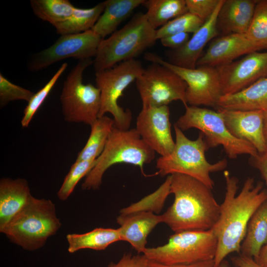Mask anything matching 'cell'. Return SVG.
<instances>
[{
    "instance_id": "obj_1",
    "label": "cell",
    "mask_w": 267,
    "mask_h": 267,
    "mask_svg": "<svg viewBox=\"0 0 267 267\" xmlns=\"http://www.w3.org/2000/svg\"><path fill=\"white\" fill-rule=\"evenodd\" d=\"M225 193L220 205L219 218L212 227L218 245L214 259L218 266L230 253L240 254L241 243L245 236L248 223L259 207L267 199V191L263 189L261 182L256 185L254 179L248 177L241 191L236 194L238 179L227 171L223 172Z\"/></svg>"
},
{
    "instance_id": "obj_2",
    "label": "cell",
    "mask_w": 267,
    "mask_h": 267,
    "mask_svg": "<svg viewBox=\"0 0 267 267\" xmlns=\"http://www.w3.org/2000/svg\"><path fill=\"white\" fill-rule=\"evenodd\" d=\"M171 176L170 192L174 195V201L162 215L163 222L174 232L212 229L220 211L212 189L191 177L179 174Z\"/></svg>"
},
{
    "instance_id": "obj_3",
    "label": "cell",
    "mask_w": 267,
    "mask_h": 267,
    "mask_svg": "<svg viewBox=\"0 0 267 267\" xmlns=\"http://www.w3.org/2000/svg\"><path fill=\"white\" fill-rule=\"evenodd\" d=\"M61 226L55 204L50 200L33 196L0 232L12 243L33 251L42 248Z\"/></svg>"
},
{
    "instance_id": "obj_4",
    "label": "cell",
    "mask_w": 267,
    "mask_h": 267,
    "mask_svg": "<svg viewBox=\"0 0 267 267\" xmlns=\"http://www.w3.org/2000/svg\"><path fill=\"white\" fill-rule=\"evenodd\" d=\"M175 145L171 154L160 156L156 161L158 172L162 177L179 174L191 177L213 189L215 183L210 174L221 171L227 166L226 159L215 163H209L205 152L209 148L204 135L200 133L195 140L188 138L174 125Z\"/></svg>"
},
{
    "instance_id": "obj_5",
    "label": "cell",
    "mask_w": 267,
    "mask_h": 267,
    "mask_svg": "<svg viewBox=\"0 0 267 267\" xmlns=\"http://www.w3.org/2000/svg\"><path fill=\"white\" fill-rule=\"evenodd\" d=\"M156 31L148 22L145 13L135 14L121 29L102 40L93 61L95 72L135 59L154 44Z\"/></svg>"
},
{
    "instance_id": "obj_6",
    "label": "cell",
    "mask_w": 267,
    "mask_h": 267,
    "mask_svg": "<svg viewBox=\"0 0 267 267\" xmlns=\"http://www.w3.org/2000/svg\"><path fill=\"white\" fill-rule=\"evenodd\" d=\"M155 153L142 140L135 128L124 130L114 127L103 152L97 158L95 165L86 177L82 189H98L105 172L116 164L126 163L138 166L145 176L143 166L154 160Z\"/></svg>"
},
{
    "instance_id": "obj_7",
    "label": "cell",
    "mask_w": 267,
    "mask_h": 267,
    "mask_svg": "<svg viewBox=\"0 0 267 267\" xmlns=\"http://www.w3.org/2000/svg\"><path fill=\"white\" fill-rule=\"evenodd\" d=\"M141 62L136 59L122 62L115 66L96 72V86L100 92V108L98 118L107 113L113 117L114 127L120 130L130 129L132 114L118 104L124 90L143 73Z\"/></svg>"
},
{
    "instance_id": "obj_8",
    "label": "cell",
    "mask_w": 267,
    "mask_h": 267,
    "mask_svg": "<svg viewBox=\"0 0 267 267\" xmlns=\"http://www.w3.org/2000/svg\"><path fill=\"white\" fill-rule=\"evenodd\" d=\"M182 131L191 128L199 130L208 147L221 145L230 159L247 154L256 158L259 153L249 142L232 135L228 130L221 113L196 106H187L185 111L175 124Z\"/></svg>"
},
{
    "instance_id": "obj_9",
    "label": "cell",
    "mask_w": 267,
    "mask_h": 267,
    "mask_svg": "<svg viewBox=\"0 0 267 267\" xmlns=\"http://www.w3.org/2000/svg\"><path fill=\"white\" fill-rule=\"evenodd\" d=\"M217 245L211 229L184 230L175 232L163 245L146 248L143 254L163 264H187L214 260Z\"/></svg>"
},
{
    "instance_id": "obj_10",
    "label": "cell",
    "mask_w": 267,
    "mask_h": 267,
    "mask_svg": "<svg viewBox=\"0 0 267 267\" xmlns=\"http://www.w3.org/2000/svg\"><path fill=\"white\" fill-rule=\"evenodd\" d=\"M92 63L91 59L79 60L64 81L60 102L66 121L90 126L98 118L100 90L96 86L83 83V73Z\"/></svg>"
},
{
    "instance_id": "obj_11",
    "label": "cell",
    "mask_w": 267,
    "mask_h": 267,
    "mask_svg": "<svg viewBox=\"0 0 267 267\" xmlns=\"http://www.w3.org/2000/svg\"><path fill=\"white\" fill-rule=\"evenodd\" d=\"M144 58L163 65L178 75L186 84V98L190 106L217 107L222 95L219 72L217 67L198 66L189 69L174 65L154 53L148 52Z\"/></svg>"
},
{
    "instance_id": "obj_12",
    "label": "cell",
    "mask_w": 267,
    "mask_h": 267,
    "mask_svg": "<svg viewBox=\"0 0 267 267\" xmlns=\"http://www.w3.org/2000/svg\"><path fill=\"white\" fill-rule=\"evenodd\" d=\"M142 107L168 105L179 100L187 106L186 83L167 67L152 63L135 80Z\"/></svg>"
},
{
    "instance_id": "obj_13",
    "label": "cell",
    "mask_w": 267,
    "mask_h": 267,
    "mask_svg": "<svg viewBox=\"0 0 267 267\" xmlns=\"http://www.w3.org/2000/svg\"><path fill=\"white\" fill-rule=\"evenodd\" d=\"M103 39L92 30L75 34L61 35L49 47L37 53L29 65L31 71H38L68 58L79 60L95 57Z\"/></svg>"
},
{
    "instance_id": "obj_14",
    "label": "cell",
    "mask_w": 267,
    "mask_h": 267,
    "mask_svg": "<svg viewBox=\"0 0 267 267\" xmlns=\"http://www.w3.org/2000/svg\"><path fill=\"white\" fill-rule=\"evenodd\" d=\"M168 105L142 107L135 128L142 140L155 152L166 156L174 150L175 142L171 133Z\"/></svg>"
},
{
    "instance_id": "obj_15",
    "label": "cell",
    "mask_w": 267,
    "mask_h": 267,
    "mask_svg": "<svg viewBox=\"0 0 267 267\" xmlns=\"http://www.w3.org/2000/svg\"><path fill=\"white\" fill-rule=\"evenodd\" d=\"M217 68L222 95L234 94L267 77V51L251 52L238 60Z\"/></svg>"
},
{
    "instance_id": "obj_16",
    "label": "cell",
    "mask_w": 267,
    "mask_h": 267,
    "mask_svg": "<svg viewBox=\"0 0 267 267\" xmlns=\"http://www.w3.org/2000/svg\"><path fill=\"white\" fill-rule=\"evenodd\" d=\"M230 134L250 143L259 154L267 151L263 131L264 113L261 110H240L217 108Z\"/></svg>"
},
{
    "instance_id": "obj_17",
    "label": "cell",
    "mask_w": 267,
    "mask_h": 267,
    "mask_svg": "<svg viewBox=\"0 0 267 267\" xmlns=\"http://www.w3.org/2000/svg\"><path fill=\"white\" fill-rule=\"evenodd\" d=\"M224 0L219 3L210 17L194 33L181 47L173 49L168 57L170 63L177 66L194 69L207 43L219 34L217 21L219 12Z\"/></svg>"
},
{
    "instance_id": "obj_18",
    "label": "cell",
    "mask_w": 267,
    "mask_h": 267,
    "mask_svg": "<svg viewBox=\"0 0 267 267\" xmlns=\"http://www.w3.org/2000/svg\"><path fill=\"white\" fill-rule=\"evenodd\" d=\"M259 51L245 34H231L214 40L206 52L201 55L196 66L219 67L228 64L237 58Z\"/></svg>"
},
{
    "instance_id": "obj_19",
    "label": "cell",
    "mask_w": 267,
    "mask_h": 267,
    "mask_svg": "<svg viewBox=\"0 0 267 267\" xmlns=\"http://www.w3.org/2000/svg\"><path fill=\"white\" fill-rule=\"evenodd\" d=\"M117 222L120 225L121 241L128 242L138 253L143 254L148 235L156 225L163 222V219L162 215L140 211L120 214Z\"/></svg>"
},
{
    "instance_id": "obj_20",
    "label": "cell",
    "mask_w": 267,
    "mask_h": 267,
    "mask_svg": "<svg viewBox=\"0 0 267 267\" xmlns=\"http://www.w3.org/2000/svg\"><path fill=\"white\" fill-rule=\"evenodd\" d=\"M258 0H224L218 13L217 27L222 36L245 34Z\"/></svg>"
},
{
    "instance_id": "obj_21",
    "label": "cell",
    "mask_w": 267,
    "mask_h": 267,
    "mask_svg": "<svg viewBox=\"0 0 267 267\" xmlns=\"http://www.w3.org/2000/svg\"><path fill=\"white\" fill-rule=\"evenodd\" d=\"M33 197L24 178H3L0 180V230L28 204Z\"/></svg>"
},
{
    "instance_id": "obj_22",
    "label": "cell",
    "mask_w": 267,
    "mask_h": 267,
    "mask_svg": "<svg viewBox=\"0 0 267 267\" xmlns=\"http://www.w3.org/2000/svg\"><path fill=\"white\" fill-rule=\"evenodd\" d=\"M217 108L240 110H267V77L256 82L241 91L223 95Z\"/></svg>"
},
{
    "instance_id": "obj_23",
    "label": "cell",
    "mask_w": 267,
    "mask_h": 267,
    "mask_svg": "<svg viewBox=\"0 0 267 267\" xmlns=\"http://www.w3.org/2000/svg\"><path fill=\"white\" fill-rule=\"evenodd\" d=\"M145 0H107L104 10L92 30L103 39L111 35L119 25Z\"/></svg>"
},
{
    "instance_id": "obj_24",
    "label": "cell",
    "mask_w": 267,
    "mask_h": 267,
    "mask_svg": "<svg viewBox=\"0 0 267 267\" xmlns=\"http://www.w3.org/2000/svg\"><path fill=\"white\" fill-rule=\"evenodd\" d=\"M267 242V199L259 207L248 223L241 243L240 254L256 259Z\"/></svg>"
},
{
    "instance_id": "obj_25",
    "label": "cell",
    "mask_w": 267,
    "mask_h": 267,
    "mask_svg": "<svg viewBox=\"0 0 267 267\" xmlns=\"http://www.w3.org/2000/svg\"><path fill=\"white\" fill-rule=\"evenodd\" d=\"M70 253L85 249L96 251L105 250L111 244L121 241L119 228H96L82 234L70 233L66 235Z\"/></svg>"
},
{
    "instance_id": "obj_26",
    "label": "cell",
    "mask_w": 267,
    "mask_h": 267,
    "mask_svg": "<svg viewBox=\"0 0 267 267\" xmlns=\"http://www.w3.org/2000/svg\"><path fill=\"white\" fill-rule=\"evenodd\" d=\"M150 25L155 30L188 12L185 0H145L142 4Z\"/></svg>"
},
{
    "instance_id": "obj_27",
    "label": "cell",
    "mask_w": 267,
    "mask_h": 267,
    "mask_svg": "<svg viewBox=\"0 0 267 267\" xmlns=\"http://www.w3.org/2000/svg\"><path fill=\"white\" fill-rule=\"evenodd\" d=\"M90 127L89 138L78 153L77 161L96 159L100 155L114 127V120L104 115L98 118Z\"/></svg>"
},
{
    "instance_id": "obj_28",
    "label": "cell",
    "mask_w": 267,
    "mask_h": 267,
    "mask_svg": "<svg viewBox=\"0 0 267 267\" xmlns=\"http://www.w3.org/2000/svg\"><path fill=\"white\" fill-rule=\"evenodd\" d=\"M104 1L89 8L76 7L72 15L66 20L54 26L57 33L75 34L91 30L103 12Z\"/></svg>"
},
{
    "instance_id": "obj_29",
    "label": "cell",
    "mask_w": 267,
    "mask_h": 267,
    "mask_svg": "<svg viewBox=\"0 0 267 267\" xmlns=\"http://www.w3.org/2000/svg\"><path fill=\"white\" fill-rule=\"evenodd\" d=\"M30 4L36 16L54 27L68 19L76 8L68 0H31Z\"/></svg>"
},
{
    "instance_id": "obj_30",
    "label": "cell",
    "mask_w": 267,
    "mask_h": 267,
    "mask_svg": "<svg viewBox=\"0 0 267 267\" xmlns=\"http://www.w3.org/2000/svg\"><path fill=\"white\" fill-rule=\"evenodd\" d=\"M245 35L259 51L267 49V0H258Z\"/></svg>"
},
{
    "instance_id": "obj_31",
    "label": "cell",
    "mask_w": 267,
    "mask_h": 267,
    "mask_svg": "<svg viewBox=\"0 0 267 267\" xmlns=\"http://www.w3.org/2000/svg\"><path fill=\"white\" fill-rule=\"evenodd\" d=\"M171 176L169 175L156 190L138 202L122 209L120 214H125L140 211L160 212L166 198L171 193Z\"/></svg>"
},
{
    "instance_id": "obj_32",
    "label": "cell",
    "mask_w": 267,
    "mask_h": 267,
    "mask_svg": "<svg viewBox=\"0 0 267 267\" xmlns=\"http://www.w3.org/2000/svg\"><path fill=\"white\" fill-rule=\"evenodd\" d=\"M96 159L77 161L72 164L65 176L63 182L57 192L59 200L65 201L74 191L80 180L86 177L93 168L96 163Z\"/></svg>"
},
{
    "instance_id": "obj_33",
    "label": "cell",
    "mask_w": 267,
    "mask_h": 267,
    "mask_svg": "<svg viewBox=\"0 0 267 267\" xmlns=\"http://www.w3.org/2000/svg\"><path fill=\"white\" fill-rule=\"evenodd\" d=\"M204 22L197 16L188 12L170 21L163 26L157 29L156 39L160 40L164 37L178 33H194Z\"/></svg>"
},
{
    "instance_id": "obj_34",
    "label": "cell",
    "mask_w": 267,
    "mask_h": 267,
    "mask_svg": "<svg viewBox=\"0 0 267 267\" xmlns=\"http://www.w3.org/2000/svg\"><path fill=\"white\" fill-rule=\"evenodd\" d=\"M68 66L67 63H63L48 82L36 93H35L25 108L23 116L21 120V126L26 128L32 120L34 115L42 105L60 76Z\"/></svg>"
},
{
    "instance_id": "obj_35",
    "label": "cell",
    "mask_w": 267,
    "mask_h": 267,
    "mask_svg": "<svg viewBox=\"0 0 267 267\" xmlns=\"http://www.w3.org/2000/svg\"><path fill=\"white\" fill-rule=\"evenodd\" d=\"M34 93L16 85L0 74V105L3 107L9 102L23 100L29 101Z\"/></svg>"
},
{
    "instance_id": "obj_36",
    "label": "cell",
    "mask_w": 267,
    "mask_h": 267,
    "mask_svg": "<svg viewBox=\"0 0 267 267\" xmlns=\"http://www.w3.org/2000/svg\"><path fill=\"white\" fill-rule=\"evenodd\" d=\"M220 0H185V1L188 12L205 22L212 15Z\"/></svg>"
},
{
    "instance_id": "obj_37",
    "label": "cell",
    "mask_w": 267,
    "mask_h": 267,
    "mask_svg": "<svg viewBox=\"0 0 267 267\" xmlns=\"http://www.w3.org/2000/svg\"><path fill=\"white\" fill-rule=\"evenodd\" d=\"M149 261L144 254H125L117 263L111 262L107 267H148Z\"/></svg>"
},
{
    "instance_id": "obj_38",
    "label": "cell",
    "mask_w": 267,
    "mask_h": 267,
    "mask_svg": "<svg viewBox=\"0 0 267 267\" xmlns=\"http://www.w3.org/2000/svg\"><path fill=\"white\" fill-rule=\"evenodd\" d=\"M189 39V33H181L164 37L160 40L164 46L177 49L183 46Z\"/></svg>"
},
{
    "instance_id": "obj_39",
    "label": "cell",
    "mask_w": 267,
    "mask_h": 267,
    "mask_svg": "<svg viewBox=\"0 0 267 267\" xmlns=\"http://www.w3.org/2000/svg\"><path fill=\"white\" fill-rule=\"evenodd\" d=\"M232 262L236 267H263L259 265L252 258L240 254L231 259ZM218 267H231L223 261Z\"/></svg>"
},
{
    "instance_id": "obj_40",
    "label": "cell",
    "mask_w": 267,
    "mask_h": 267,
    "mask_svg": "<svg viewBox=\"0 0 267 267\" xmlns=\"http://www.w3.org/2000/svg\"><path fill=\"white\" fill-rule=\"evenodd\" d=\"M148 267H215V266L214 260L191 264L176 265H165L149 260Z\"/></svg>"
},
{
    "instance_id": "obj_41",
    "label": "cell",
    "mask_w": 267,
    "mask_h": 267,
    "mask_svg": "<svg viewBox=\"0 0 267 267\" xmlns=\"http://www.w3.org/2000/svg\"><path fill=\"white\" fill-rule=\"evenodd\" d=\"M252 158L254 166L260 171L267 185V151Z\"/></svg>"
},
{
    "instance_id": "obj_42",
    "label": "cell",
    "mask_w": 267,
    "mask_h": 267,
    "mask_svg": "<svg viewBox=\"0 0 267 267\" xmlns=\"http://www.w3.org/2000/svg\"><path fill=\"white\" fill-rule=\"evenodd\" d=\"M254 260L261 266L267 267V242L262 248L258 256Z\"/></svg>"
},
{
    "instance_id": "obj_43",
    "label": "cell",
    "mask_w": 267,
    "mask_h": 267,
    "mask_svg": "<svg viewBox=\"0 0 267 267\" xmlns=\"http://www.w3.org/2000/svg\"><path fill=\"white\" fill-rule=\"evenodd\" d=\"M264 112L263 131L265 141L267 145V110Z\"/></svg>"
}]
</instances>
